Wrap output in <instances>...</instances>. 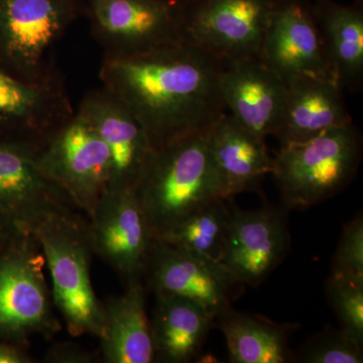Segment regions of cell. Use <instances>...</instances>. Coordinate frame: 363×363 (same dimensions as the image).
<instances>
[{
	"instance_id": "obj_1",
	"label": "cell",
	"mask_w": 363,
	"mask_h": 363,
	"mask_svg": "<svg viewBox=\"0 0 363 363\" xmlns=\"http://www.w3.org/2000/svg\"><path fill=\"white\" fill-rule=\"evenodd\" d=\"M223 66L180 40L138 56L104 57L100 79L135 114L157 149L209 130L226 113L220 91Z\"/></svg>"
},
{
	"instance_id": "obj_2",
	"label": "cell",
	"mask_w": 363,
	"mask_h": 363,
	"mask_svg": "<svg viewBox=\"0 0 363 363\" xmlns=\"http://www.w3.org/2000/svg\"><path fill=\"white\" fill-rule=\"evenodd\" d=\"M207 133L182 136L155 149L133 189L155 240L206 203L222 198L208 152Z\"/></svg>"
},
{
	"instance_id": "obj_3",
	"label": "cell",
	"mask_w": 363,
	"mask_h": 363,
	"mask_svg": "<svg viewBox=\"0 0 363 363\" xmlns=\"http://www.w3.org/2000/svg\"><path fill=\"white\" fill-rule=\"evenodd\" d=\"M52 279L55 307L72 336L99 337L102 302L91 279L93 252L87 217L72 209L50 217L35 231Z\"/></svg>"
},
{
	"instance_id": "obj_4",
	"label": "cell",
	"mask_w": 363,
	"mask_h": 363,
	"mask_svg": "<svg viewBox=\"0 0 363 363\" xmlns=\"http://www.w3.org/2000/svg\"><path fill=\"white\" fill-rule=\"evenodd\" d=\"M362 157V133L351 123L306 142L281 145L272 174L285 206L306 209L347 187Z\"/></svg>"
},
{
	"instance_id": "obj_5",
	"label": "cell",
	"mask_w": 363,
	"mask_h": 363,
	"mask_svg": "<svg viewBox=\"0 0 363 363\" xmlns=\"http://www.w3.org/2000/svg\"><path fill=\"white\" fill-rule=\"evenodd\" d=\"M38 238L23 233L0 242V341L28 346L61 330Z\"/></svg>"
},
{
	"instance_id": "obj_6",
	"label": "cell",
	"mask_w": 363,
	"mask_h": 363,
	"mask_svg": "<svg viewBox=\"0 0 363 363\" xmlns=\"http://www.w3.org/2000/svg\"><path fill=\"white\" fill-rule=\"evenodd\" d=\"M40 173L89 217L109 187L108 149L89 121L77 111L35 150Z\"/></svg>"
},
{
	"instance_id": "obj_7",
	"label": "cell",
	"mask_w": 363,
	"mask_h": 363,
	"mask_svg": "<svg viewBox=\"0 0 363 363\" xmlns=\"http://www.w3.org/2000/svg\"><path fill=\"white\" fill-rule=\"evenodd\" d=\"M79 13L78 0H0V66L30 82L48 77L49 52Z\"/></svg>"
},
{
	"instance_id": "obj_8",
	"label": "cell",
	"mask_w": 363,
	"mask_h": 363,
	"mask_svg": "<svg viewBox=\"0 0 363 363\" xmlns=\"http://www.w3.org/2000/svg\"><path fill=\"white\" fill-rule=\"evenodd\" d=\"M278 0H196L180 9V38L224 62L259 59Z\"/></svg>"
},
{
	"instance_id": "obj_9",
	"label": "cell",
	"mask_w": 363,
	"mask_h": 363,
	"mask_svg": "<svg viewBox=\"0 0 363 363\" xmlns=\"http://www.w3.org/2000/svg\"><path fill=\"white\" fill-rule=\"evenodd\" d=\"M35 150L30 143L0 138V242L35 233L50 217L76 209L40 173Z\"/></svg>"
},
{
	"instance_id": "obj_10",
	"label": "cell",
	"mask_w": 363,
	"mask_h": 363,
	"mask_svg": "<svg viewBox=\"0 0 363 363\" xmlns=\"http://www.w3.org/2000/svg\"><path fill=\"white\" fill-rule=\"evenodd\" d=\"M105 58L138 56L180 40V9L164 0H86Z\"/></svg>"
},
{
	"instance_id": "obj_11",
	"label": "cell",
	"mask_w": 363,
	"mask_h": 363,
	"mask_svg": "<svg viewBox=\"0 0 363 363\" xmlns=\"http://www.w3.org/2000/svg\"><path fill=\"white\" fill-rule=\"evenodd\" d=\"M143 277L155 293L202 306L214 319L233 307L243 286L219 260L156 240Z\"/></svg>"
},
{
	"instance_id": "obj_12",
	"label": "cell",
	"mask_w": 363,
	"mask_h": 363,
	"mask_svg": "<svg viewBox=\"0 0 363 363\" xmlns=\"http://www.w3.org/2000/svg\"><path fill=\"white\" fill-rule=\"evenodd\" d=\"M93 252L124 283L143 279L155 238L133 190H112L87 217Z\"/></svg>"
},
{
	"instance_id": "obj_13",
	"label": "cell",
	"mask_w": 363,
	"mask_h": 363,
	"mask_svg": "<svg viewBox=\"0 0 363 363\" xmlns=\"http://www.w3.org/2000/svg\"><path fill=\"white\" fill-rule=\"evenodd\" d=\"M74 113L58 69L30 82L0 66V138L39 147Z\"/></svg>"
},
{
	"instance_id": "obj_14",
	"label": "cell",
	"mask_w": 363,
	"mask_h": 363,
	"mask_svg": "<svg viewBox=\"0 0 363 363\" xmlns=\"http://www.w3.org/2000/svg\"><path fill=\"white\" fill-rule=\"evenodd\" d=\"M228 200L231 221L221 262L243 286H257L283 262L290 247L286 207L245 211Z\"/></svg>"
},
{
	"instance_id": "obj_15",
	"label": "cell",
	"mask_w": 363,
	"mask_h": 363,
	"mask_svg": "<svg viewBox=\"0 0 363 363\" xmlns=\"http://www.w3.org/2000/svg\"><path fill=\"white\" fill-rule=\"evenodd\" d=\"M259 60L286 84L303 78H333L310 0H278Z\"/></svg>"
},
{
	"instance_id": "obj_16",
	"label": "cell",
	"mask_w": 363,
	"mask_h": 363,
	"mask_svg": "<svg viewBox=\"0 0 363 363\" xmlns=\"http://www.w3.org/2000/svg\"><path fill=\"white\" fill-rule=\"evenodd\" d=\"M77 112L89 121L108 149V189L133 190L155 150L135 114L104 86L89 91Z\"/></svg>"
},
{
	"instance_id": "obj_17",
	"label": "cell",
	"mask_w": 363,
	"mask_h": 363,
	"mask_svg": "<svg viewBox=\"0 0 363 363\" xmlns=\"http://www.w3.org/2000/svg\"><path fill=\"white\" fill-rule=\"evenodd\" d=\"M220 91L226 111L247 130L266 140L276 135L288 84L259 59L224 63Z\"/></svg>"
},
{
	"instance_id": "obj_18",
	"label": "cell",
	"mask_w": 363,
	"mask_h": 363,
	"mask_svg": "<svg viewBox=\"0 0 363 363\" xmlns=\"http://www.w3.org/2000/svg\"><path fill=\"white\" fill-rule=\"evenodd\" d=\"M208 152L223 199L255 191L272 173L274 161L267 152L266 140L223 114L208 130Z\"/></svg>"
},
{
	"instance_id": "obj_19",
	"label": "cell",
	"mask_w": 363,
	"mask_h": 363,
	"mask_svg": "<svg viewBox=\"0 0 363 363\" xmlns=\"http://www.w3.org/2000/svg\"><path fill=\"white\" fill-rule=\"evenodd\" d=\"M351 123L344 89L335 79H298L288 84L285 108L274 136L281 145H291Z\"/></svg>"
},
{
	"instance_id": "obj_20",
	"label": "cell",
	"mask_w": 363,
	"mask_h": 363,
	"mask_svg": "<svg viewBox=\"0 0 363 363\" xmlns=\"http://www.w3.org/2000/svg\"><path fill=\"white\" fill-rule=\"evenodd\" d=\"M125 286L121 295L102 302L104 322L98 337L102 358L107 363L156 362L145 286L142 279H130Z\"/></svg>"
},
{
	"instance_id": "obj_21",
	"label": "cell",
	"mask_w": 363,
	"mask_h": 363,
	"mask_svg": "<svg viewBox=\"0 0 363 363\" xmlns=\"http://www.w3.org/2000/svg\"><path fill=\"white\" fill-rule=\"evenodd\" d=\"M310 6L332 77L344 90L359 92L363 85V4L310 0Z\"/></svg>"
},
{
	"instance_id": "obj_22",
	"label": "cell",
	"mask_w": 363,
	"mask_h": 363,
	"mask_svg": "<svg viewBox=\"0 0 363 363\" xmlns=\"http://www.w3.org/2000/svg\"><path fill=\"white\" fill-rule=\"evenodd\" d=\"M214 324V318L197 303L157 294L150 319L156 362H192L201 352Z\"/></svg>"
},
{
	"instance_id": "obj_23",
	"label": "cell",
	"mask_w": 363,
	"mask_h": 363,
	"mask_svg": "<svg viewBox=\"0 0 363 363\" xmlns=\"http://www.w3.org/2000/svg\"><path fill=\"white\" fill-rule=\"evenodd\" d=\"M233 363L295 362L289 336L297 325L279 324L259 315L245 314L229 308L215 319Z\"/></svg>"
},
{
	"instance_id": "obj_24",
	"label": "cell",
	"mask_w": 363,
	"mask_h": 363,
	"mask_svg": "<svg viewBox=\"0 0 363 363\" xmlns=\"http://www.w3.org/2000/svg\"><path fill=\"white\" fill-rule=\"evenodd\" d=\"M230 221L228 198H216L159 240L221 262Z\"/></svg>"
},
{
	"instance_id": "obj_25",
	"label": "cell",
	"mask_w": 363,
	"mask_h": 363,
	"mask_svg": "<svg viewBox=\"0 0 363 363\" xmlns=\"http://www.w3.org/2000/svg\"><path fill=\"white\" fill-rule=\"evenodd\" d=\"M326 291L341 330L363 345V279L330 274Z\"/></svg>"
},
{
	"instance_id": "obj_26",
	"label": "cell",
	"mask_w": 363,
	"mask_h": 363,
	"mask_svg": "<svg viewBox=\"0 0 363 363\" xmlns=\"http://www.w3.org/2000/svg\"><path fill=\"white\" fill-rule=\"evenodd\" d=\"M362 346L341 329L327 326L302 346L295 359L306 363H362Z\"/></svg>"
},
{
	"instance_id": "obj_27",
	"label": "cell",
	"mask_w": 363,
	"mask_h": 363,
	"mask_svg": "<svg viewBox=\"0 0 363 363\" xmlns=\"http://www.w3.org/2000/svg\"><path fill=\"white\" fill-rule=\"evenodd\" d=\"M331 276L363 279V219L357 214L344 226L332 259Z\"/></svg>"
},
{
	"instance_id": "obj_28",
	"label": "cell",
	"mask_w": 363,
	"mask_h": 363,
	"mask_svg": "<svg viewBox=\"0 0 363 363\" xmlns=\"http://www.w3.org/2000/svg\"><path fill=\"white\" fill-rule=\"evenodd\" d=\"M95 357L83 346L73 342H59L54 344L47 354L44 362L49 363H91L94 362Z\"/></svg>"
},
{
	"instance_id": "obj_29",
	"label": "cell",
	"mask_w": 363,
	"mask_h": 363,
	"mask_svg": "<svg viewBox=\"0 0 363 363\" xmlns=\"http://www.w3.org/2000/svg\"><path fill=\"white\" fill-rule=\"evenodd\" d=\"M28 346L0 341V363H32Z\"/></svg>"
},
{
	"instance_id": "obj_30",
	"label": "cell",
	"mask_w": 363,
	"mask_h": 363,
	"mask_svg": "<svg viewBox=\"0 0 363 363\" xmlns=\"http://www.w3.org/2000/svg\"><path fill=\"white\" fill-rule=\"evenodd\" d=\"M164 1L169 2V4H173L179 9H183V7L189 6V4H193L196 0H164Z\"/></svg>"
},
{
	"instance_id": "obj_31",
	"label": "cell",
	"mask_w": 363,
	"mask_h": 363,
	"mask_svg": "<svg viewBox=\"0 0 363 363\" xmlns=\"http://www.w3.org/2000/svg\"><path fill=\"white\" fill-rule=\"evenodd\" d=\"M354 2H357L358 4H363V0H354Z\"/></svg>"
}]
</instances>
